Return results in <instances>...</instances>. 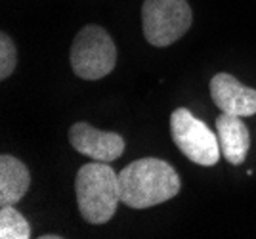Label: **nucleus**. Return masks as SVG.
Listing matches in <instances>:
<instances>
[{"mask_svg":"<svg viewBox=\"0 0 256 239\" xmlns=\"http://www.w3.org/2000/svg\"><path fill=\"white\" fill-rule=\"evenodd\" d=\"M193 14L186 0H146L142 6V27L153 46H170L192 27Z\"/></svg>","mask_w":256,"mask_h":239,"instance_id":"20e7f679","label":"nucleus"},{"mask_svg":"<svg viewBox=\"0 0 256 239\" xmlns=\"http://www.w3.org/2000/svg\"><path fill=\"white\" fill-rule=\"evenodd\" d=\"M18 66L16 44L6 33L0 34V78H8Z\"/></svg>","mask_w":256,"mask_h":239,"instance_id":"9b49d317","label":"nucleus"},{"mask_svg":"<svg viewBox=\"0 0 256 239\" xmlns=\"http://www.w3.org/2000/svg\"><path fill=\"white\" fill-rule=\"evenodd\" d=\"M120 203L130 208L160 205L180 194V176L162 159L146 157L126 164L118 172Z\"/></svg>","mask_w":256,"mask_h":239,"instance_id":"f257e3e1","label":"nucleus"},{"mask_svg":"<svg viewBox=\"0 0 256 239\" xmlns=\"http://www.w3.org/2000/svg\"><path fill=\"white\" fill-rule=\"evenodd\" d=\"M117 64V46L104 27L86 25L71 46V67L76 76L98 80L109 75Z\"/></svg>","mask_w":256,"mask_h":239,"instance_id":"7ed1b4c3","label":"nucleus"},{"mask_svg":"<svg viewBox=\"0 0 256 239\" xmlns=\"http://www.w3.org/2000/svg\"><path fill=\"white\" fill-rule=\"evenodd\" d=\"M69 142L78 153L102 163H111L124 152V140L120 134L98 130L88 122L73 124L69 128Z\"/></svg>","mask_w":256,"mask_h":239,"instance_id":"423d86ee","label":"nucleus"},{"mask_svg":"<svg viewBox=\"0 0 256 239\" xmlns=\"http://www.w3.org/2000/svg\"><path fill=\"white\" fill-rule=\"evenodd\" d=\"M170 134L176 148L193 163L214 166L222 157L218 134H214L190 109L178 108L172 111Z\"/></svg>","mask_w":256,"mask_h":239,"instance_id":"39448f33","label":"nucleus"},{"mask_svg":"<svg viewBox=\"0 0 256 239\" xmlns=\"http://www.w3.org/2000/svg\"><path fill=\"white\" fill-rule=\"evenodd\" d=\"M210 96L222 113L237 117H250L256 113V90L243 86L234 75H214L210 80Z\"/></svg>","mask_w":256,"mask_h":239,"instance_id":"0eeeda50","label":"nucleus"},{"mask_svg":"<svg viewBox=\"0 0 256 239\" xmlns=\"http://www.w3.org/2000/svg\"><path fill=\"white\" fill-rule=\"evenodd\" d=\"M0 238L2 239H29L31 226L27 218L14 205H2L0 208Z\"/></svg>","mask_w":256,"mask_h":239,"instance_id":"9d476101","label":"nucleus"},{"mask_svg":"<svg viewBox=\"0 0 256 239\" xmlns=\"http://www.w3.org/2000/svg\"><path fill=\"white\" fill-rule=\"evenodd\" d=\"M62 236H54V234H50V236H40V239H60Z\"/></svg>","mask_w":256,"mask_h":239,"instance_id":"f8f14e48","label":"nucleus"},{"mask_svg":"<svg viewBox=\"0 0 256 239\" xmlns=\"http://www.w3.org/2000/svg\"><path fill=\"white\" fill-rule=\"evenodd\" d=\"M216 134L226 161H230L232 164L243 163L250 148V134L241 117L222 113L216 119Z\"/></svg>","mask_w":256,"mask_h":239,"instance_id":"6e6552de","label":"nucleus"},{"mask_svg":"<svg viewBox=\"0 0 256 239\" xmlns=\"http://www.w3.org/2000/svg\"><path fill=\"white\" fill-rule=\"evenodd\" d=\"M78 210L88 224H106L117 212L120 201L118 174L109 163L94 161L78 168L75 178Z\"/></svg>","mask_w":256,"mask_h":239,"instance_id":"f03ea898","label":"nucleus"},{"mask_svg":"<svg viewBox=\"0 0 256 239\" xmlns=\"http://www.w3.org/2000/svg\"><path fill=\"white\" fill-rule=\"evenodd\" d=\"M31 186L29 168L12 155L0 157V205H18Z\"/></svg>","mask_w":256,"mask_h":239,"instance_id":"1a4fd4ad","label":"nucleus"}]
</instances>
